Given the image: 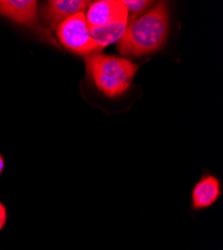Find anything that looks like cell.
<instances>
[{
	"mask_svg": "<svg viewBox=\"0 0 223 250\" xmlns=\"http://www.w3.org/2000/svg\"><path fill=\"white\" fill-rule=\"evenodd\" d=\"M6 218H7L6 208H5V206L2 203H0V230H1V229L3 228V226L5 225Z\"/></svg>",
	"mask_w": 223,
	"mask_h": 250,
	"instance_id": "30bf717a",
	"label": "cell"
},
{
	"mask_svg": "<svg viewBox=\"0 0 223 250\" xmlns=\"http://www.w3.org/2000/svg\"><path fill=\"white\" fill-rule=\"evenodd\" d=\"M221 194L219 180L211 175L200 179L192 191V206L195 209H203L217 201Z\"/></svg>",
	"mask_w": 223,
	"mask_h": 250,
	"instance_id": "52a82bcc",
	"label": "cell"
},
{
	"mask_svg": "<svg viewBox=\"0 0 223 250\" xmlns=\"http://www.w3.org/2000/svg\"><path fill=\"white\" fill-rule=\"evenodd\" d=\"M90 3L86 0H50L43 5L40 14L47 29L56 31L66 19L79 12H84Z\"/></svg>",
	"mask_w": 223,
	"mask_h": 250,
	"instance_id": "8992f818",
	"label": "cell"
},
{
	"mask_svg": "<svg viewBox=\"0 0 223 250\" xmlns=\"http://www.w3.org/2000/svg\"><path fill=\"white\" fill-rule=\"evenodd\" d=\"M168 31L167 2L161 1L141 16L128 19L123 35L117 41V50L125 56L154 53L165 44Z\"/></svg>",
	"mask_w": 223,
	"mask_h": 250,
	"instance_id": "6da1fadb",
	"label": "cell"
},
{
	"mask_svg": "<svg viewBox=\"0 0 223 250\" xmlns=\"http://www.w3.org/2000/svg\"><path fill=\"white\" fill-rule=\"evenodd\" d=\"M84 61L95 86L109 98L118 97L127 91L139 67L127 58L102 52L85 55Z\"/></svg>",
	"mask_w": 223,
	"mask_h": 250,
	"instance_id": "7a4b0ae2",
	"label": "cell"
},
{
	"mask_svg": "<svg viewBox=\"0 0 223 250\" xmlns=\"http://www.w3.org/2000/svg\"><path fill=\"white\" fill-rule=\"evenodd\" d=\"M0 15L33 29L42 39L58 47L50 31L39 22L38 2L35 0H0Z\"/></svg>",
	"mask_w": 223,
	"mask_h": 250,
	"instance_id": "277c9868",
	"label": "cell"
},
{
	"mask_svg": "<svg viewBox=\"0 0 223 250\" xmlns=\"http://www.w3.org/2000/svg\"><path fill=\"white\" fill-rule=\"evenodd\" d=\"M122 2L127 8L128 13H131V15L128 16V19L141 16V14L153 4V1H148V0H123Z\"/></svg>",
	"mask_w": 223,
	"mask_h": 250,
	"instance_id": "9c48e42d",
	"label": "cell"
},
{
	"mask_svg": "<svg viewBox=\"0 0 223 250\" xmlns=\"http://www.w3.org/2000/svg\"><path fill=\"white\" fill-rule=\"evenodd\" d=\"M56 34L59 42L73 53L85 56L100 52L90 35L84 12H79L66 19L57 27Z\"/></svg>",
	"mask_w": 223,
	"mask_h": 250,
	"instance_id": "3957f363",
	"label": "cell"
},
{
	"mask_svg": "<svg viewBox=\"0 0 223 250\" xmlns=\"http://www.w3.org/2000/svg\"><path fill=\"white\" fill-rule=\"evenodd\" d=\"M128 10L122 1L101 0L91 3L85 16L89 28L100 27L119 21H128Z\"/></svg>",
	"mask_w": 223,
	"mask_h": 250,
	"instance_id": "5b68a950",
	"label": "cell"
},
{
	"mask_svg": "<svg viewBox=\"0 0 223 250\" xmlns=\"http://www.w3.org/2000/svg\"><path fill=\"white\" fill-rule=\"evenodd\" d=\"M3 168H4V160H3V157L1 156V154H0V175H1V173L3 171Z\"/></svg>",
	"mask_w": 223,
	"mask_h": 250,
	"instance_id": "8fae6325",
	"label": "cell"
},
{
	"mask_svg": "<svg viewBox=\"0 0 223 250\" xmlns=\"http://www.w3.org/2000/svg\"><path fill=\"white\" fill-rule=\"evenodd\" d=\"M127 22L119 21L100 27L89 28L90 35L98 45L99 51H102L106 46L117 42L123 35Z\"/></svg>",
	"mask_w": 223,
	"mask_h": 250,
	"instance_id": "ba28073f",
	"label": "cell"
}]
</instances>
